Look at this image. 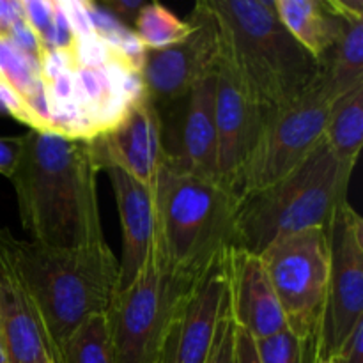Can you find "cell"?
<instances>
[{
    "label": "cell",
    "instance_id": "1",
    "mask_svg": "<svg viewBox=\"0 0 363 363\" xmlns=\"http://www.w3.org/2000/svg\"><path fill=\"white\" fill-rule=\"evenodd\" d=\"M94 145L87 138L28 130L9 179L21 227L32 241L52 248L106 243L98 204Z\"/></svg>",
    "mask_w": 363,
    "mask_h": 363
},
{
    "label": "cell",
    "instance_id": "2",
    "mask_svg": "<svg viewBox=\"0 0 363 363\" xmlns=\"http://www.w3.org/2000/svg\"><path fill=\"white\" fill-rule=\"evenodd\" d=\"M215 23L218 73L250 101L280 108L303 94L321 62L287 32L273 0H202Z\"/></svg>",
    "mask_w": 363,
    "mask_h": 363
},
{
    "label": "cell",
    "instance_id": "3",
    "mask_svg": "<svg viewBox=\"0 0 363 363\" xmlns=\"http://www.w3.org/2000/svg\"><path fill=\"white\" fill-rule=\"evenodd\" d=\"M0 245L20 275L50 342L62 347L92 315L106 314L119 286V261L106 243L52 248L0 227Z\"/></svg>",
    "mask_w": 363,
    "mask_h": 363
},
{
    "label": "cell",
    "instance_id": "4",
    "mask_svg": "<svg viewBox=\"0 0 363 363\" xmlns=\"http://www.w3.org/2000/svg\"><path fill=\"white\" fill-rule=\"evenodd\" d=\"M353 169L321 142L279 181L238 197L230 248L259 255L287 234L328 229L347 202Z\"/></svg>",
    "mask_w": 363,
    "mask_h": 363
},
{
    "label": "cell",
    "instance_id": "5",
    "mask_svg": "<svg viewBox=\"0 0 363 363\" xmlns=\"http://www.w3.org/2000/svg\"><path fill=\"white\" fill-rule=\"evenodd\" d=\"M155 194L160 259L170 272L202 275L230 248L238 197L216 181L165 165Z\"/></svg>",
    "mask_w": 363,
    "mask_h": 363
},
{
    "label": "cell",
    "instance_id": "6",
    "mask_svg": "<svg viewBox=\"0 0 363 363\" xmlns=\"http://www.w3.org/2000/svg\"><path fill=\"white\" fill-rule=\"evenodd\" d=\"M199 277L170 272L156 252L137 280L117 291L105 314L116 363H162Z\"/></svg>",
    "mask_w": 363,
    "mask_h": 363
},
{
    "label": "cell",
    "instance_id": "7",
    "mask_svg": "<svg viewBox=\"0 0 363 363\" xmlns=\"http://www.w3.org/2000/svg\"><path fill=\"white\" fill-rule=\"evenodd\" d=\"M287 328L318 342L330 273L326 229H305L279 238L259 254Z\"/></svg>",
    "mask_w": 363,
    "mask_h": 363
},
{
    "label": "cell",
    "instance_id": "8",
    "mask_svg": "<svg viewBox=\"0 0 363 363\" xmlns=\"http://www.w3.org/2000/svg\"><path fill=\"white\" fill-rule=\"evenodd\" d=\"M332 103L318 74L311 87L294 101L269 110L238 184V197L261 190L296 169L323 142Z\"/></svg>",
    "mask_w": 363,
    "mask_h": 363
},
{
    "label": "cell",
    "instance_id": "9",
    "mask_svg": "<svg viewBox=\"0 0 363 363\" xmlns=\"http://www.w3.org/2000/svg\"><path fill=\"white\" fill-rule=\"evenodd\" d=\"M330 273L315 342L318 360H335L358 321L363 319V220L342 204L326 229Z\"/></svg>",
    "mask_w": 363,
    "mask_h": 363
},
{
    "label": "cell",
    "instance_id": "10",
    "mask_svg": "<svg viewBox=\"0 0 363 363\" xmlns=\"http://www.w3.org/2000/svg\"><path fill=\"white\" fill-rule=\"evenodd\" d=\"M188 21L194 32L184 41L163 50H147L140 71L144 96L156 110L174 105L202 78L218 69V41L204 2L195 4Z\"/></svg>",
    "mask_w": 363,
    "mask_h": 363
},
{
    "label": "cell",
    "instance_id": "11",
    "mask_svg": "<svg viewBox=\"0 0 363 363\" xmlns=\"http://www.w3.org/2000/svg\"><path fill=\"white\" fill-rule=\"evenodd\" d=\"M215 103L216 73H213L179 101L158 110L163 165L216 181Z\"/></svg>",
    "mask_w": 363,
    "mask_h": 363
},
{
    "label": "cell",
    "instance_id": "12",
    "mask_svg": "<svg viewBox=\"0 0 363 363\" xmlns=\"http://www.w3.org/2000/svg\"><path fill=\"white\" fill-rule=\"evenodd\" d=\"M91 142L101 170L116 167L138 183L155 186L163 167L162 126L158 110L144 94Z\"/></svg>",
    "mask_w": 363,
    "mask_h": 363
},
{
    "label": "cell",
    "instance_id": "13",
    "mask_svg": "<svg viewBox=\"0 0 363 363\" xmlns=\"http://www.w3.org/2000/svg\"><path fill=\"white\" fill-rule=\"evenodd\" d=\"M229 250L216 259L195 282L170 333L162 363H206L208 360L216 328L229 305Z\"/></svg>",
    "mask_w": 363,
    "mask_h": 363
},
{
    "label": "cell",
    "instance_id": "14",
    "mask_svg": "<svg viewBox=\"0 0 363 363\" xmlns=\"http://www.w3.org/2000/svg\"><path fill=\"white\" fill-rule=\"evenodd\" d=\"M268 113V108L250 101L229 78L216 71V181L234 195Z\"/></svg>",
    "mask_w": 363,
    "mask_h": 363
},
{
    "label": "cell",
    "instance_id": "15",
    "mask_svg": "<svg viewBox=\"0 0 363 363\" xmlns=\"http://www.w3.org/2000/svg\"><path fill=\"white\" fill-rule=\"evenodd\" d=\"M116 195L123 233V259L119 261V286L126 289L155 257L158 245V213L155 186H145L116 167H106Z\"/></svg>",
    "mask_w": 363,
    "mask_h": 363
},
{
    "label": "cell",
    "instance_id": "16",
    "mask_svg": "<svg viewBox=\"0 0 363 363\" xmlns=\"http://www.w3.org/2000/svg\"><path fill=\"white\" fill-rule=\"evenodd\" d=\"M0 339L9 363H62L0 245Z\"/></svg>",
    "mask_w": 363,
    "mask_h": 363
},
{
    "label": "cell",
    "instance_id": "17",
    "mask_svg": "<svg viewBox=\"0 0 363 363\" xmlns=\"http://www.w3.org/2000/svg\"><path fill=\"white\" fill-rule=\"evenodd\" d=\"M229 314L255 340L287 328L277 294L259 255L230 248L227 254Z\"/></svg>",
    "mask_w": 363,
    "mask_h": 363
},
{
    "label": "cell",
    "instance_id": "18",
    "mask_svg": "<svg viewBox=\"0 0 363 363\" xmlns=\"http://www.w3.org/2000/svg\"><path fill=\"white\" fill-rule=\"evenodd\" d=\"M0 85L18 98L23 108V124L30 130L50 133L41 64L18 48L7 35H0Z\"/></svg>",
    "mask_w": 363,
    "mask_h": 363
},
{
    "label": "cell",
    "instance_id": "19",
    "mask_svg": "<svg viewBox=\"0 0 363 363\" xmlns=\"http://www.w3.org/2000/svg\"><path fill=\"white\" fill-rule=\"evenodd\" d=\"M280 21L298 45L321 62L342 32L344 21L326 0H273Z\"/></svg>",
    "mask_w": 363,
    "mask_h": 363
},
{
    "label": "cell",
    "instance_id": "20",
    "mask_svg": "<svg viewBox=\"0 0 363 363\" xmlns=\"http://www.w3.org/2000/svg\"><path fill=\"white\" fill-rule=\"evenodd\" d=\"M319 80L332 101L363 85V21H344L342 32L321 60Z\"/></svg>",
    "mask_w": 363,
    "mask_h": 363
},
{
    "label": "cell",
    "instance_id": "21",
    "mask_svg": "<svg viewBox=\"0 0 363 363\" xmlns=\"http://www.w3.org/2000/svg\"><path fill=\"white\" fill-rule=\"evenodd\" d=\"M323 142L337 158L357 165L363 145V85L332 103Z\"/></svg>",
    "mask_w": 363,
    "mask_h": 363
},
{
    "label": "cell",
    "instance_id": "22",
    "mask_svg": "<svg viewBox=\"0 0 363 363\" xmlns=\"http://www.w3.org/2000/svg\"><path fill=\"white\" fill-rule=\"evenodd\" d=\"M133 32L145 50H163L184 41L194 32V25L177 18L163 4L145 2L135 21Z\"/></svg>",
    "mask_w": 363,
    "mask_h": 363
},
{
    "label": "cell",
    "instance_id": "23",
    "mask_svg": "<svg viewBox=\"0 0 363 363\" xmlns=\"http://www.w3.org/2000/svg\"><path fill=\"white\" fill-rule=\"evenodd\" d=\"M62 363H116L105 314L92 315L67 339Z\"/></svg>",
    "mask_w": 363,
    "mask_h": 363
},
{
    "label": "cell",
    "instance_id": "24",
    "mask_svg": "<svg viewBox=\"0 0 363 363\" xmlns=\"http://www.w3.org/2000/svg\"><path fill=\"white\" fill-rule=\"evenodd\" d=\"M259 363H315V340L301 339L289 328L255 340Z\"/></svg>",
    "mask_w": 363,
    "mask_h": 363
},
{
    "label": "cell",
    "instance_id": "25",
    "mask_svg": "<svg viewBox=\"0 0 363 363\" xmlns=\"http://www.w3.org/2000/svg\"><path fill=\"white\" fill-rule=\"evenodd\" d=\"M23 20L35 32L46 48H52L53 28H55L57 0H20Z\"/></svg>",
    "mask_w": 363,
    "mask_h": 363
},
{
    "label": "cell",
    "instance_id": "26",
    "mask_svg": "<svg viewBox=\"0 0 363 363\" xmlns=\"http://www.w3.org/2000/svg\"><path fill=\"white\" fill-rule=\"evenodd\" d=\"M206 363H236V323L230 318L229 305L216 328L215 342Z\"/></svg>",
    "mask_w": 363,
    "mask_h": 363
},
{
    "label": "cell",
    "instance_id": "27",
    "mask_svg": "<svg viewBox=\"0 0 363 363\" xmlns=\"http://www.w3.org/2000/svg\"><path fill=\"white\" fill-rule=\"evenodd\" d=\"M144 6V0H103L101 2V7H105L113 18L130 28H133L138 13Z\"/></svg>",
    "mask_w": 363,
    "mask_h": 363
},
{
    "label": "cell",
    "instance_id": "28",
    "mask_svg": "<svg viewBox=\"0 0 363 363\" xmlns=\"http://www.w3.org/2000/svg\"><path fill=\"white\" fill-rule=\"evenodd\" d=\"M335 363H363V319L357 323L354 330L340 351L337 353Z\"/></svg>",
    "mask_w": 363,
    "mask_h": 363
},
{
    "label": "cell",
    "instance_id": "29",
    "mask_svg": "<svg viewBox=\"0 0 363 363\" xmlns=\"http://www.w3.org/2000/svg\"><path fill=\"white\" fill-rule=\"evenodd\" d=\"M21 137H0V174L11 177L20 158Z\"/></svg>",
    "mask_w": 363,
    "mask_h": 363
},
{
    "label": "cell",
    "instance_id": "30",
    "mask_svg": "<svg viewBox=\"0 0 363 363\" xmlns=\"http://www.w3.org/2000/svg\"><path fill=\"white\" fill-rule=\"evenodd\" d=\"M333 14L347 21H363V0H326Z\"/></svg>",
    "mask_w": 363,
    "mask_h": 363
},
{
    "label": "cell",
    "instance_id": "31",
    "mask_svg": "<svg viewBox=\"0 0 363 363\" xmlns=\"http://www.w3.org/2000/svg\"><path fill=\"white\" fill-rule=\"evenodd\" d=\"M236 363H259L255 339L236 326Z\"/></svg>",
    "mask_w": 363,
    "mask_h": 363
},
{
    "label": "cell",
    "instance_id": "32",
    "mask_svg": "<svg viewBox=\"0 0 363 363\" xmlns=\"http://www.w3.org/2000/svg\"><path fill=\"white\" fill-rule=\"evenodd\" d=\"M0 363H9V360H7V354H6V350H4V344H2V339H0Z\"/></svg>",
    "mask_w": 363,
    "mask_h": 363
},
{
    "label": "cell",
    "instance_id": "33",
    "mask_svg": "<svg viewBox=\"0 0 363 363\" xmlns=\"http://www.w3.org/2000/svg\"><path fill=\"white\" fill-rule=\"evenodd\" d=\"M315 363H335L333 360H318V358H315Z\"/></svg>",
    "mask_w": 363,
    "mask_h": 363
}]
</instances>
